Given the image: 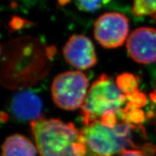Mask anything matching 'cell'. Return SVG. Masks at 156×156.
Instances as JSON below:
<instances>
[{
	"instance_id": "obj_1",
	"label": "cell",
	"mask_w": 156,
	"mask_h": 156,
	"mask_svg": "<svg viewBox=\"0 0 156 156\" xmlns=\"http://www.w3.org/2000/svg\"><path fill=\"white\" fill-rule=\"evenodd\" d=\"M81 108L85 126L98 121L114 126L124 122L128 111L136 109L130 105L128 97L118 86L116 80L105 74L92 84Z\"/></svg>"
},
{
	"instance_id": "obj_2",
	"label": "cell",
	"mask_w": 156,
	"mask_h": 156,
	"mask_svg": "<svg viewBox=\"0 0 156 156\" xmlns=\"http://www.w3.org/2000/svg\"><path fill=\"white\" fill-rule=\"evenodd\" d=\"M139 127L125 122L109 126L98 121L85 126L80 131L87 149L93 156H114L128 147H136L132 132Z\"/></svg>"
},
{
	"instance_id": "obj_3",
	"label": "cell",
	"mask_w": 156,
	"mask_h": 156,
	"mask_svg": "<svg viewBox=\"0 0 156 156\" xmlns=\"http://www.w3.org/2000/svg\"><path fill=\"white\" fill-rule=\"evenodd\" d=\"M30 126L40 156H62L83 140L73 124L56 119L40 118Z\"/></svg>"
},
{
	"instance_id": "obj_4",
	"label": "cell",
	"mask_w": 156,
	"mask_h": 156,
	"mask_svg": "<svg viewBox=\"0 0 156 156\" xmlns=\"http://www.w3.org/2000/svg\"><path fill=\"white\" fill-rule=\"evenodd\" d=\"M89 82L80 71H69L59 74L51 85V95L58 108L73 111L83 106L88 92Z\"/></svg>"
},
{
	"instance_id": "obj_5",
	"label": "cell",
	"mask_w": 156,
	"mask_h": 156,
	"mask_svg": "<svg viewBox=\"0 0 156 156\" xmlns=\"http://www.w3.org/2000/svg\"><path fill=\"white\" fill-rule=\"evenodd\" d=\"M129 28V20L124 14L116 12H106L95 21L94 36L103 47L118 48L127 38Z\"/></svg>"
},
{
	"instance_id": "obj_6",
	"label": "cell",
	"mask_w": 156,
	"mask_h": 156,
	"mask_svg": "<svg viewBox=\"0 0 156 156\" xmlns=\"http://www.w3.org/2000/svg\"><path fill=\"white\" fill-rule=\"evenodd\" d=\"M126 48L134 61L140 64L156 62V30L142 27L136 29L129 36Z\"/></svg>"
},
{
	"instance_id": "obj_7",
	"label": "cell",
	"mask_w": 156,
	"mask_h": 156,
	"mask_svg": "<svg viewBox=\"0 0 156 156\" xmlns=\"http://www.w3.org/2000/svg\"><path fill=\"white\" fill-rule=\"evenodd\" d=\"M66 62L77 69L93 67L97 62L95 47L91 40L83 35H74L63 48Z\"/></svg>"
},
{
	"instance_id": "obj_8",
	"label": "cell",
	"mask_w": 156,
	"mask_h": 156,
	"mask_svg": "<svg viewBox=\"0 0 156 156\" xmlns=\"http://www.w3.org/2000/svg\"><path fill=\"white\" fill-rule=\"evenodd\" d=\"M11 106L12 114L17 119L32 122L41 118L43 103L36 93L24 90L13 96Z\"/></svg>"
},
{
	"instance_id": "obj_9",
	"label": "cell",
	"mask_w": 156,
	"mask_h": 156,
	"mask_svg": "<svg viewBox=\"0 0 156 156\" xmlns=\"http://www.w3.org/2000/svg\"><path fill=\"white\" fill-rule=\"evenodd\" d=\"M37 151L36 146L20 134L8 136L2 146V156H36Z\"/></svg>"
},
{
	"instance_id": "obj_10",
	"label": "cell",
	"mask_w": 156,
	"mask_h": 156,
	"mask_svg": "<svg viewBox=\"0 0 156 156\" xmlns=\"http://www.w3.org/2000/svg\"><path fill=\"white\" fill-rule=\"evenodd\" d=\"M116 83L119 88L126 95H129L139 91V82L134 75L124 73L116 78Z\"/></svg>"
},
{
	"instance_id": "obj_11",
	"label": "cell",
	"mask_w": 156,
	"mask_h": 156,
	"mask_svg": "<svg viewBox=\"0 0 156 156\" xmlns=\"http://www.w3.org/2000/svg\"><path fill=\"white\" fill-rule=\"evenodd\" d=\"M132 11L138 17L156 14V0H133Z\"/></svg>"
},
{
	"instance_id": "obj_12",
	"label": "cell",
	"mask_w": 156,
	"mask_h": 156,
	"mask_svg": "<svg viewBox=\"0 0 156 156\" xmlns=\"http://www.w3.org/2000/svg\"><path fill=\"white\" fill-rule=\"evenodd\" d=\"M112 0H75V3L80 10L95 12L100 9Z\"/></svg>"
},
{
	"instance_id": "obj_13",
	"label": "cell",
	"mask_w": 156,
	"mask_h": 156,
	"mask_svg": "<svg viewBox=\"0 0 156 156\" xmlns=\"http://www.w3.org/2000/svg\"><path fill=\"white\" fill-rule=\"evenodd\" d=\"M63 156H93V154L87 149L85 142L83 140L77 142L73 146L67 153H66Z\"/></svg>"
},
{
	"instance_id": "obj_14",
	"label": "cell",
	"mask_w": 156,
	"mask_h": 156,
	"mask_svg": "<svg viewBox=\"0 0 156 156\" xmlns=\"http://www.w3.org/2000/svg\"><path fill=\"white\" fill-rule=\"evenodd\" d=\"M119 156H145V153L139 150L127 149L121 153Z\"/></svg>"
},
{
	"instance_id": "obj_15",
	"label": "cell",
	"mask_w": 156,
	"mask_h": 156,
	"mask_svg": "<svg viewBox=\"0 0 156 156\" xmlns=\"http://www.w3.org/2000/svg\"><path fill=\"white\" fill-rule=\"evenodd\" d=\"M151 100L153 101V102L156 105V88L155 90H154L153 92L151 94Z\"/></svg>"
},
{
	"instance_id": "obj_16",
	"label": "cell",
	"mask_w": 156,
	"mask_h": 156,
	"mask_svg": "<svg viewBox=\"0 0 156 156\" xmlns=\"http://www.w3.org/2000/svg\"><path fill=\"white\" fill-rule=\"evenodd\" d=\"M152 17H153V19L155 20V22H156V14H155V15H153V16H152Z\"/></svg>"
}]
</instances>
